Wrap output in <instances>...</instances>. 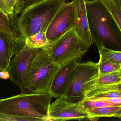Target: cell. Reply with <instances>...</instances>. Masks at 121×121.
<instances>
[{"mask_svg":"<svg viewBox=\"0 0 121 121\" xmlns=\"http://www.w3.org/2000/svg\"><path fill=\"white\" fill-rule=\"evenodd\" d=\"M44 121L42 119L29 117L18 116L0 113V121Z\"/></svg>","mask_w":121,"mask_h":121,"instance_id":"obj_21","label":"cell"},{"mask_svg":"<svg viewBox=\"0 0 121 121\" xmlns=\"http://www.w3.org/2000/svg\"><path fill=\"white\" fill-rule=\"evenodd\" d=\"M0 31L16 38L13 33L11 15H7L0 12Z\"/></svg>","mask_w":121,"mask_h":121,"instance_id":"obj_20","label":"cell"},{"mask_svg":"<svg viewBox=\"0 0 121 121\" xmlns=\"http://www.w3.org/2000/svg\"><path fill=\"white\" fill-rule=\"evenodd\" d=\"M41 48H34L26 43L11 60L7 72L9 79L20 88L21 94H33L29 78L31 61Z\"/></svg>","mask_w":121,"mask_h":121,"instance_id":"obj_7","label":"cell"},{"mask_svg":"<svg viewBox=\"0 0 121 121\" xmlns=\"http://www.w3.org/2000/svg\"><path fill=\"white\" fill-rule=\"evenodd\" d=\"M25 43L0 31V72H7L12 57L22 49Z\"/></svg>","mask_w":121,"mask_h":121,"instance_id":"obj_12","label":"cell"},{"mask_svg":"<svg viewBox=\"0 0 121 121\" xmlns=\"http://www.w3.org/2000/svg\"><path fill=\"white\" fill-rule=\"evenodd\" d=\"M88 25L93 43L121 51V31L102 0H86Z\"/></svg>","mask_w":121,"mask_h":121,"instance_id":"obj_2","label":"cell"},{"mask_svg":"<svg viewBox=\"0 0 121 121\" xmlns=\"http://www.w3.org/2000/svg\"><path fill=\"white\" fill-rule=\"evenodd\" d=\"M50 93L23 94L0 99V113L29 117L50 121Z\"/></svg>","mask_w":121,"mask_h":121,"instance_id":"obj_3","label":"cell"},{"mask_svg":"<svg viewBox=\"0 0 121 121\" xmlns=\"http://www.w3.org/2000/svg\"><path fill=\"white\" fill-rule=\"evenodd\" d=\"M67 0H27L24 8L11 15L16 39L26 43L29 36L45 32Z\"/></svg>","mask_w":121,"mask_h":121,"instance_id":"obj_1","label":"cell"},{"mask_svg":"<svg viewBox=\"0 0 121 121\" xmlns=\"http://www.w3.org/2000/svg\"><path fill=\"white\" fill-rule=\"evenodd\" d=\"M121 109V105L109 106L86 110L89 114L90 121H96L103 117H114Z\"/></svg>","mask_w":121,"mask_h":121,"instance_id":"obj_13","label":"cell"},{"mask_svg":"<svg viewBox=\"0 0 121 121\" xmlns=\"http://www.w3.org/2000/svg\"><path fill=\"white\" fill-rule=\"evenodd\" d=\"M114 117H118L121 119V109L118 111L116 114L114 115Z\"/></svg>","mask_w":121,"mask_h":121,"instance_id":"obj_26","label":"cell"},{"mask_svg":"<svg viewBox=\"0 0 121 121\" xmlns=\"http://www.w3.org/2000/svg\"><path fill=\"white\" fill-rule=\"evenodd\" d=\"M75 12L72 2L65 4L53 18L46 31L48 40L52 43L74 28Z\"/></svg>","mask_w":121,"mask_h":121,"instance_id":"obj_8","label":"cell"},{"mask_svg":"<svg viewBox=\"0 0 121 121\" xmlns=\"http://www.w3.org/2000/svg\"><path fill=\"white\" fill-rule=\"evenodd\" d=\"M78 63V60H75L60 67L50 85L49 93L52 97L58 98L65 96L73 70Z\"/></svg>","mask_w":121,"mask_h":121,"instance_id":"obj_11","label":"cell"},{"mask_svg":"<svg viewBox=\"0 0 121 121\" xmlns=\"http://www.w3.org/2000/svg\"><path fill=\"white\" fill-rule=\"evenodd\" d=\"M26 43L34 48L43 49L51 44L48 40L45 32H40L29 36L26 39Z\"/></svg>","mask_w":121,"mask_h":121,"instance_id":"obj_15","label":"cell"},{"mask_svg":"<svg viewBox=\"0 0 121 121\" xmlns=\"http://www.w3.org/2000/svg\"><path fill=\"white\" fill-rule=\"evenodd\" d=\"M49 116L50 121L90 120L89 114L79 103H70L63 97L58 98L50 104Z\"/></svg>","mask_w":121,"mask_h":121,"instance_id":"obj_9","label":"cell"},{"mask_svg":"<svg viewBox=\"0 0 121 121\" xmlns=\"http://www.w3.org/2000/svg\"><path fill=\"white\" fill-rule=\"evenodd\" d=\"M110 91L121 92V83L112 85L94 87L86 93L85 98L92 97L100 94Z\"/></svg>","mask_w":121,"mask_h":121,"instance_id":"obj_16","label":"cell"},{"mask_svg":"<svg viewBox=\"0 0 121 121\" xmlns=\"http://www.w3.org/2000/svg\"><path fill=\"white\" fill-rule=\"evenodd\" d=\"M93 97H104V98L121 97V92L118 91L108 92L100 94Z\"/></svg>","mask_w":121,"mask_h":121,"instance_id":"obj_25","label":"cell"},{"mask_svg":"<svg viewBox=\"0 0 121 121\" xmlns=\"http://www.w3.org/2000/svg\"><path fill=\"white\" fill-rule=\"evenodd\" d=\"M13 11V14L18 13L25 6L27 0H4Z\"/></svg>","mask_w":121,"mask_h":121,"instance_id":"obj_22","label":"cell"},{"mask_svg":"<svg viewBox=\"0 0 121 121\" xmlns=\"http://www.w3.org/2000/svg\"><path fill=\"white\" fill-rule=\"evenodd\" d=\"M99 74L98 63L91 61L78 63L73 70L64 97L69 102L80 103L94 87Z\"/></svg>","mask_w":121,"mask_h":121,"instance_id":"obj_4","label":"cell"},{"mask_svg":"<svg viewBox=\"0 0 121 121\" xmlns=\"http://www.w3.org/2000/svg\"><path fill=\"white\" fill-rule=\"evenodd\" d=\"M89 98H91L95 99H98V100L106 101L108 102L117 105H121V97L104 98V97H89Z\"/></svg>","mask_w":121,"mask_h":121,"instance_id":"obj_24","label":"cell"},{"mask_svg":"<svg viewBox=\"0 0 121 121\" xmlns=\"http://www.w3.org/2000/svg\"><path fill=\"white\" fill-rule=\"evenodd\" d=\"M120 73H121V69H120Z\"/></svg>","mask_w":121,"mask_h":121,"instance_id":"obj_28","label":"cell"},{"mask_svg":"<svg viewBox=\"0 0 121 121\" xmlns=\"http://www.w3.org/2000/svg\"><path fill=\"white\" fill-rule=\"evenodd\" d=\"M99 74H106L118 72L121 69V65L109 61L99 55L98 62Z\"/></svg>","mask_w":121,"mask_h":121,"instance_id":"obj_19","label":"cell"},{"mask_svg":"<svg viewBox=\"0 0 121 121\" xmlns=\"http://www.w3.org/2000/svg\"><path fill=\"white\" fill-rule=\"evenodd\" d=\"M121 83V75L119 70L111 73L99 74L94 87L112 85Z\"/></svg>","mask_w":121,"mask_h":121,"instance_id":"obj_14","label":"cell"},{"mask_svg":"<svg viewBox=\"0 0 121 121\" xmlns=\"http://www.w3.org/2000/svg\"><path fill=\"white\" fill-rule=\"evenodd\" d=\"M60 67L46 50L41 48L30 65L29 78L33 93H49L52 80Z\"/></svg>","mask_w":121,"mask_h":121,"instance_id":"obj_5","label":"cell"},{"mask_svg":"<svg viewBox=\"0 0 121 121\" xmlns=\"http://www.w3.org/2000/svg\"><path fill=\"white\" fill-rule=\"evenodd\" d=\"M88 49L73 29L44 49L60 67L72 60H79Z\"/></svg>","mask_w":121,"mask_h":121,"instance_id":"obj_6","label":"cell"},{"mask_svg":"<svg viewBox=\"0 0 121 121\" xmlns=\"http://www.w3.org/2000/svg\"><path fill=\"white\" fill-rule=\"evenodd\" d=\"M121 31V8L113 0H102Z\"/></svg>","mask_w":121,"mask_h":121,"instance_id":"obj_18","label":"cell"},{"mask_svg":"<svg viewBox=\"0 0 121 121\" xmlns=\"http://www.w3.org/2000/svg\"><path fill=\"white\" fill-rule=\"evenodd\" d=\"M0 12L7 15L13 14L12 10L4 0H0Z\"/></svg>","mask_w":121,"mask_h":121,"instance_id":"obj_23","label":"cell"},{"mask_svg":"<svg viewBox=\"0 0 121 121\" xmlns=\"http://www.w3.org/2000/svg\"><path fill=\"white\" fill-rule=\"evenodd\" d=\"M86 0H72L75 12L74 31L80 39L89 48L93 43L88 25L86 8Z\"/></svg>","mask_w":121,"mask_h":121,"instance_id":"obj_10","label":"cell"},{"mask_svg":"<svg viewBox=\"0 0 121 121\" xmlns=\"http://www.w3.org/2000/svg\"></svg>","mask_w":121,"mask_h":121,"instance_id":"obj_29","label":"cell"},{"mask_svg":"<svg viewBox=\"0 0 121 121\" xmlns=\"http://www.w3.org/2000/svg\"><path fill=\"white\" fill-rule=\"evenodd\" d=\"M113 1L121 8V0H113Z\"/></svg>","mask_w":121,"mask_h":121,"instance_id":"obj_27","label":"cell"},{"mask_svg":"<svg viewBox=\"0 0 121 121\" xmlns=\"http://www.w3.org/2000/svg\"><path fill=\"white\" fill-rule=\"evenodd\" d=\"M99 55L115 64L121 65V51L111 49L104 46L97 48Z\"/></svg>","mask_w":121,"mask_h":121,"instance_id":"obj_17","label":"cell"}]
</instances>
